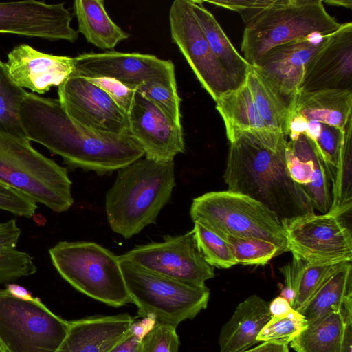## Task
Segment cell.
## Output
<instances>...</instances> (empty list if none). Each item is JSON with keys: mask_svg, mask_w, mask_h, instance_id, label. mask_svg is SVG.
Returning a JSON list of instances; mask_svg holds the SVG:
<instances>
[{"mask_svg": "<svg viewBox=\"0 0 352 352\" xmlns=\"http://www.w3.org/2000/svg\"><path fill=\"white\" fill-rule=\"evenodd\" d=\"M20 118L28 140L60 156L72 168L109 174L144 156L129 133H102L78 124L67 114L58 99L28 92Z\"/></svg>", "mask_w": 352, "mask_h": 352, "instance_id": "obj_1", "label": "cell"}, {"mask_svg": "<svg viewBox=\"0 0 352 352\" xmlns=\"http://www.w3.org/2000/svg\"><path fill=\"white\" fill-rule=\"evenodd\" d=\"M21 229L15 219L0 223V283L9 284L35 274L34 258L16 248Z\"/></svg>", "mask_w": 352, "mask_h": 352, "instance_id": "obj_28", "label": "cell"}, {"mask_svg": "<svg viewBox=\"0 0 352 352\" xmlns=\"http://www.w3.org/2000/svg\"><path fill=\"white\" fill-rule=\"evenodd\" d=\"M142 340L129 333L108 352H140Z\"/></svg>", "mask_w": 352, "mask_h": 352, "instance_id": "obj_45", "label": "cell"}, {"mask_svg": "<svg viewBox=\"0 0 352 352\" xmlns=\"http://www.w3.org/2000/svg\"><path fill=\"white\" fill-rule=\"evenodd\" d=\"M243 352H289V349L287 345L263 342L257 346Z\"/></svg>", "mask_w": 352, "mask_h": 352, "instance_id": "obj_48", "label": "cell"}, {"mask_svg": "<svg viewBox=\"0 0 352 352\" xmlns=\"http://www.w3.org/2000/svg\"><path fill=\"white\" fill-rule=\"evenodd\" d=\"M0 352H9L0 341Z\"/></svg>", "mask_w": 352, "mask_h": 352, "instance_id": "obj_51", "label": "cell"}, {"mask_svg": "<svg viewBox=\"0 0 352 352\" xmlns=\"http://www.w3.org/2000/svg\"><path fill=\"white\" fill-rule=\"evenodd\" d=\"M220 236L229 244L236 264L265 265L282 254L276 245L266 240L228 234Z\"/></svg>", "mask_w": 352, "mask_h": 352, "instance_id": "obj_34", "label": "cell"}, {"mask_svg": "<svg viewBox=\"0 0 352 352\" xmlns=\"http://www.w3.org/2000/svg\"><path fill=\"white\" fill-rule=\"evenodd\" d=\"M72 14L64 3L25 0L0 3V34L74 42L78 33L71 25Z\"/></svg>", "mask_w": 352, "mask_h": 352, "instance_id": "obj_15", "label": "cell"}, {"mask_svg": "<svg viewBox=\"0 0 352 352\" xmlns=\"http://www.w3.org/2000/svg\"><path fill=\"white\" fill-rule=\"evenodd\" d=\"M281 223L293 256L311 264L351 262V231L340 217L312 213Z\"/></svg>", "mask_w": 352, "mask_h": 352, "instance_id": "obj_10", "label": "cell"}, {"mask_svg": "<svg viewBox=\"0 0 352 352\" xmlns=\"http://www.w3.org/2000/svg\"><path fill=\"white\" fill-rule=\"evenodd\" d=\"M27 94L14 80L6 63L0 59L1 133L27 138L20 118L21 106Z\"/></svg>", "mask_w": 352, "mask_h": 352, "instance_id": "obj_32", "label": "cell"}, {"mask_svg": "<svg viewBox=\"0 0 352 352\" xmlns=\"http://www.w3.org/2000/svg\"><path fill=\"white\" fill-rule=\"evenodd\" d=\"M257 109L267 127L287 138L289 105L252 67L246 78Z\"/></svg>", "mask_w": 352, "mask_h": 352, "instance_id": "obj_29", "label": "cell"}, {"mask_svg": "<svg viewBox=\"0 0 352 352\" xmlns=\"http://www.w3.org/2000/svg\"><path fill=\"white\" fill-rule=\"evenodd\" d=\"M344 327L340 313H331L308 324L291 346L296 352H340Z\"/></svg>", "mask_w": 352, "mask_h": 352, "instance_id": "obj_30", "label": "cell"}, {"mask_svg": "<svg viewBox=\"0 0 352 352\" xmlns=\"http://www.w3.org/2000/svg\"><path fill=\"white\" fill-rule=\"evenodd\" d=\"M169 23L172 41L214 102L224 93L234 89L199 25L190 0L173 2L169 10Z\"/></svg>", "mask_w": 352, "mask_h": 352, "instance_id": "obj_12", "label": "cell"}, {"mask_svg": "<svg viewBox=\"0 0 352 352\" xmlns=\"http://www.w3.org/2000/svg\"><path fill=\"white\" fill-rule=\"evenodd\" d=\"M341 263L311 264L305 262L300 275L292 309L300 313Z\"/></svg>", "mask_w": 352, "mask_h": 352, "instance_id": "obj_37", "label": "cell"}, {"mask_svg": "<svg viewBox=\"0 0 352 352\" xmlns=\"http://www.w3.org/2000/svg\"><path fill=\"white\" fill-rule=\"evenodd\" d=\"M285 156L292 179L308 196L314 210L327 213L331 206V184L325 164L312 142L304 134L287 138Z\"/></svg>", "mask_w": 352, "mask_h": 352, "instance_id": "obj_20", "label": "cell"}, {"mask_svg": "<svg viewBox=\"0 0 352 352\" xmlns=\"http://www.w3.org/2000/svg\"><path fill=\"white\" fill-rule=\"evenodd\" d=\"M342 23L331 16L322 0H274L245 25L241 49L254 66L271 49L314 34L329 35Z\"/></svg>", "mask_w": 352, "mask_h": 352, "instance_id": "obj_5", "label": "cell"}, {"mask_svg": "<svg viewBox=\"0 0 352 352\" xmlns=\"http://www.w3.org/2000/svg\"><path fill=\"white\" fill-rule=\"evenodd\" d=\"M352 118L344 130L338 164L331 174V206L328 213L342 217L352 206Z\"/></svg>", "mask_w": 352, "mask_h": 352, "instance_id": "obj_31", "label": "cell"}, {"mask_svg": "<svg viewBox=\"0 0 352 352\" xmlns=\"http://www.w3.org/2000/svg\"><path fill=\"white\" fill-rule=\"evenodd\" d=\"M104 91L115 103L127 115L131 110L136 90L111 78H87Z\"/></svg>", "mask_w": 352, "mask_h": 352, "instance_id": "obj_41", "label": "cell"}, {"mask_svg": "<svg viewBox=\"0 0 352 352\" xmlns=\"http://www.w3.org/2000/svg\"><path fill=\"white\" fill-rule=\"evenodd\" d=\"M157 323L153 315H148L138 321H134L129 329V333L140 340L154 328Z\"/></svg>", "mask_w": 352, "mask_h": 352, "instance_id": "obj_44", "label": "cell"}, {"mask_svg": "<svg viewBox=\"0 0 352 352\" xmlns=\"http://www.w3.org/2000/svg\"><path fill=\"white\" fill-rule=\"evenodd\" d=\"M175 186L173 161L162 162L145 157L118 170L105 199L111 230L127 239L155 223Z\"/></svg>", "mask_w": 352, "mask_h": 352, "instance_id": "obj_3", "label": "cell"}, {"mask_svg": "<svg viewBox=\"0 0 352 352\" xmlns=\"http://www.w3.org/2000/svg\"><path fill=\"white\" fill-rule=\"evenodd\" d=\"M215 102L230 142L243 133L259 136L275 133L263 120L246 81L237 89L222 94Z\"/></svg>", "mask_w": 352, "mask_h": 352, "instance_id": "obj_24", "label": "cell"}, {"mask_svg": "<svg viewBox=\"0 0 352 352\" xmlns=\"http://www.w3.org/2000/svg\"><path fill=\"white\" fill-rule=\"evenodd\" d=\"M190 215L193 222L219 235L261 239L273 243L281 253L289 251L276 214L247 195L229 190L205 193L193 199Z\"/></svg>", "mask_w": 352, "mask_h": 352, "instance_id": "obj_7", "label": "cell"}, {"mask_svg": "<svg viewBox=\"0 0 352 352\" xmlns=\"http://www.w3.org/2000/svg\"><path fill=\"white\" fill-rule=\"evenodd\" d=\"M6 63L20 87L39 94L58 87L74 69V58L43 53L27 44L14 47Z\"/></svg>", "mask_w": 352, "mask_h": 352, "instance_id": "obj_19", "label": "cell"}, {"mask_svg": "<svg viewBox=\"0 0 352 352\" xmlns=\"http://www.w3.org/2000/svg\"><path fill=\"white\" fill-rule=\"evenodd\" d=\"M308 324L305 317L293 310L283 316H273L257 336V342L287 345Z\"/></svg>", "mask_w": 352, "mask_h": 352, "instance_id": "obj_36", "label": "cell"}, {"mask_svg": "<svg viewBox=\"0 0 352 352\" xmlns=\"http://www.w3.org/2000/svg\"><path fill=\"white\" fill-rule=\"evenodd\" d=\"M329 35L314 34L278 45L252 67L289 105L299 91L307 64L324 45Z\"/></svg>", "mask_w": 352, "mask_h": 352, "instance_id": "obj_17", "label": "cell"}, {"mask_svg": "<svg viewBox=\"0 0 352 352\" xmlns=\"http://www.w3.org/2000/svg\"><path fill=\"white\" fill-rule=\"evenodd\" d=\"M305 262L293 256L292 261L280 268L284 276L285 286L296 293L298 283Z\"/></svg>", "mask_w": 352, "mask_h": 352, "instance_id": "obj_43", "label": "cell"}, {"mask_svg": "<svg viewBox=\"0 0 352 352\" xmlns=\"http://www.w3.org/2000/svg\"><path fill=\"white\" fill-rule=\"evenodd\" d=\"M238 12L245 25L253 22L274 0H218L201 1Z\"/></svg>", "mask_w": 352, "mask_h": 352, "instance_id": "obj_42", "label": "cell"}, {"mask_svg": "<svg viewBox=\"0 0 352 352\" xmlns=\"http://www.w3.org/2000/svg\"><path fill=\"white\" fill-rule=\"evenodd\" d=\"M269 310L272 317H273L285 316L294 309L289 302L280 296L269 303Z\"/></svg>", "mask_w": 352, "mask_h": 352, "instance_id": "obj_46", "label": "cell"}, {"mask_svg": "<svg viewBox=\"0 0 352 352\" xmlns=\"http://www.w3.org/2000/svg\"><path fill=\"white\" fill-rule=\"evenodd\" d=\"M6 289L12 296L21 299L31 300L34 298L25 287L17 284H14L12 283L7 284Z\"/></svg>", "mask_w": 352, "mask_h": 352, "instance_id": "obj_49", "label": "cell"}, {"mask_svg": "<svg viewBox=\"0 0 352 352\" xmlns=\"http://www.w3.org/2000/svg\"><path fill=\"white\" fill-rule=\"evenodd\" d=\"M120 263L128 294L139 316L153 315L157 323L177 328L207 307L210 290L206 285L182 282L126 261Z\"/></svg>", "mask_w": 352, "mask_h": 352, "instance_id": "obj_8", "label": "cell"}, {"mask_svg": "<svg viewBox=\"0 0 352 352\" xmlns=\"http://www.w3.org/2000/svg\"><path fill=\"white\" fill-rule=\"evenodd\" d=\"M134 321L127 314L69 321L66 336L56 352H108L127 335Z\"/></svg>", "mask_w": 352, "mask_h": 352, "instance_id": "obj_21", "label": "cell"}, {"mask_svg": "<svg viewBox=\"0 0 352 352\" xmlns=\"http://www.w3.org/2000/svg\"><path fill=\"white\" fill-rule=\"evenodd\" d=\"M103 0H76L73 9L78 21V33L97 47L113 50L130 35L107 14Z\"/></svg>", "mask_w": 352, "mask_h": 352, "instance_id": "obj_26", "label": "cell"}, {"mask_svg": "<svg viewBox=\"0 0 352 352\" xmlns=\"http://www.w3.org/2000/svg\"><path fill=\"white\" fill-rule=\"evenodd\" d=\"M287 140L283 134L268 139L241 134L230 142L223 175L228 190L261 202L280 221L315 213L308 196L289 173Z\"/></svg>", "mask_w": 352, "mask_h": 352, "instance_id": "obj_2", "label": "cell"}, {"mask_svg": "<svg viewBox=\"0 0 352 352\" xmlns=\"http://www.w3.org/2000/svg\"><path fill=\"white\" fill-rule=\"evenodd\" d=\"M69 321L39 298L23 300L0 289V341L9 352H56Z\"/></svg>", "mask_w": 352, "mask_h": 352, "instance_id": "obj_9", "label": "cell"}, {"mask_svg": "<svg viewBox=\"0 0 352 352\" xmlns=\"http://www.w3.org/2000/svg\"><path fill=\"white\" fill-rule=\"evenodd\" d=\"M0 185H6V184L0 181Z\"/></svg>", "mask_w": 352, "mask_h": 352, "instance_id": "obj_52", "label": "cell"}, {"mask_svg": "<svg viewBox=\"0 0 352 352\" xmlns=\"http://www.w3.org/2000/svg\"><path fill=\"white\" fill-rule=\"evenodd\" d=\"M304 135L314 144L331 175L338 164L344 131L332 126L311 121L309 122Z\"/></svg>", "mask_w": 352, "mask_h": 352, "instance_id": "obj_33", "label": "cell"}, {"mask_svg": "<svg viewBox=\"0 0 352 352\" xmlns=\"http://www.w3.org/2000/svg\"><path fill=\"white\" fill-rule=\"evenodd\" d=\"M118 258L195 285H206V281L214 276V267L199 250L192 230L179 236H166L162 242L137 246Z\"/></svg>", "mask_w": 352, "mask_h": 352, "instance_id": "obj_11", "label": "cell"}, {"mask_svg": "<svg viewBox=\"0 0 352 352\" xmlns=\"http://www.w3.org/2000/svg\"><path fill=\"white\" fill-rule=\"evenodd\" d=\"M289 110V116L297 114L308 122H318L344 131L352 118V91H298L292 100Z\"/></svg>", "mask_w": 352, "mask_h": 352, "instance_id": "obj_23", "label": "cell"}, {"mask_svg": "<svg viewBox=\"0 0 352 352\" xmlns=\"http://www.w3.org/2000/svg\"><path fill=\"white\" fill-rule=\"evenodd\" d=\"M52 263L61 277L81 293L104 304L131 302L118 256L87 241H59L49 249Z\"/></svg>", "mask_w": 352, "mask_h": 352, "instance_id": "obj_6", "label": "cell"}, {"mask_svg": "<svg viewBox=\"0 0 352 352\" xmlns=\"http://www.w3.org/2000/svg\"><path fill=\"white\" fill-rule=\"evenodd\" d=\"M0 181L54 212H66L74 202L67 169L27 138L0 133Z\"/></svg>", "mask_w": 352, "mask_h": 352, "instance_id": "obj_4", "label": "cell"}, {"mask_svg": "<svg viewBox=\"0 0 352 352\" xmlns=\"http://www.w3.org/2000/svg\"><path fill=\"white\" fill-rule=\"evenodd\" d=\"M197 248L213 267L228 269L236 265L228 242L215 232L197 221L192 229Z\"/></svg>", "mask_w": 352, "mask_h": 352, "instance_id": "obj_35", "label": "cell"}, {"mask_svg": "<svg viewBox=\"0 0 352 352\" xmlns=\"http://www.w3.org/2000/svg\"><path fill=\"white\" fill-rule=\"evenodd\" d=\"M74 74L85 78H114L135 90L150 82L176 81L173 63L152 54L88 52L74 57Z\"/></svg>", "mask_w": 352, "mask_h": 352, "instance_id": "obj_13", "label": "cell"}, {"mask_svg": "<svg viewBox=\"0 0 352 352\" xmlns=\"http://www.w3.org/2000/svg\"><path fill=\"white\" fill-rule=\"evenodd\" d=\"M269 302L252 295L236 307L230 320L221 328L219 352H243L257 343L256 338L271 319Z\"/></svg>", "mask_w": 352, "mask_h": 352, "instance_id": "obj_22", "label": "cell"}, {"mask_svg": "<svg viewBox=\"0 0 352 352\" xmlns=\"http://www.w3.org/2000/svg\"><path fill=\"white\" fill-rule=\"evenodd\" d=\"M340 352H352V319L344 321Z\"/></svg>", "mask_w": 352, "mask_h": 352, "instance_id": "obj_47", "label": "cell"}, {"mask_svg": "<svg viewBox=\"0 0 352 352\" xmlns=\"http://www.w3.org/2000/svg\"><path fill=\"white\" fill-rule=\"evenodd\" d=\"M136 91L156 105L173 123L182 126L181 98L176 81L150 82L138 87Z\"/></svg>", "mask_w": 352, "mask_h": 352, "instance_id": "obj_38", "label": "cell"}, {"mask_svg": "<svg viewBox=\"0 0 352 352\" xmlns=\"http://www.w3.org/2000/svg\"><path fill=\"white\" fill-rule=\"evenodd\" d=\"M352 293L351 262H344L320 287L300 312L307 324L340 311L346 296Z\"/></svg>", "mask_w": 352, "mask_h": 352, "instance_id": "obj_27", "label": "cell"}, {"mask_svg": "<svg viewBox=\"0 0 352 352\" xmlns=\"http://www.w3.org/2000/svg\"><path fill=\"white\" fill-rule=\"evenodd\" d=\"M352 91V23H342L307 64L298 91Z\"/></svg>", "mask_w": 352, "mask_h": 352, "instance_id": "obj_18", "label": "cell"}, {"mask_svg": "<svg viewBox=\"0 0 352 352\" xmlns=\"http://www.w3.org/2000/svg\"><path fill=\"white\" fill-rule=\"evenodd\" d=\"M128 133L150 160L167 162L185 151L182 126L173 123L156 105L136 91L127 114Z\"/></svg>", "mask_w": 352, "mask_h": 352, "instance_id": "obj_16", "label": "cell"}, {"mask_svg": "<svg viewBox=\"0 0 352 352\" xmlns=\"http://www.w3.org/2000/svg\"><path fill=\"white\" fill-rule=\"evenodd\" d=\"M328 5L334 6H341L351 9L352 8L351 0H327L323 1Z\"/></svg>", "mask_w": 352, "mask_h": 352, "instance_id": "obj_50", "label": "cell"}, {"mask_svg": "<svg viewBox=\"0 0 352 352\" xmlns=\"http://www.w3.org/2000/svg\"><path fill=\"white\" fill-rule=\"evenodd\" d=\"M194 16L213 53L223 66L233 87L243 85L252 66L237 52L213 14L201 1L190 0Z\"/></svg>", "mask_w": 352, "mask_h": 352, "instance_id": "obj_25", "label": "cell"}, {"mask_svg": "<svg viewBox=\"0 0 352 352\" xmlns=\"http://www.w3.org/2000/svg\"><path fill=\"white\" fill-rule=\"evenodd\" d=\"M37 204L23 192L8 185H0V210L15 216L31 218Z\"/></svg>", "mask_w": 352, "mask_h": 352, "instance_id": "obj_40", "label": "cell"}, {"mask_svg": "<svg viewBox=\"0 0 352 352\" xmlns=\"http://www.w3.org/2000/svg\"><path fill=\"white\" fill-rule=\"evenodd\" d=\"M58 100L74 122L107 133H129L127 115L102 89L87 78L72 74L58 87Z\"/></svg>", "mask_w": 352, "mask_h": 352, "instance_id": "obj_14", "label": "cell"}, {"mask_svg": "<svg viewBox=\"0 0 352 352\" xmlns=\"http://www.w3.org/2000/svg\"><path fill=\"white\" fill-rule=\"evenodd\" d=\"M179 346L176 327L157 322L142 340L140 352H178Z\"/></svg>", "mask_w": 352, "mask_h": 352, "instance_id": "obj_39", "label": "cell"}]
</instances>
